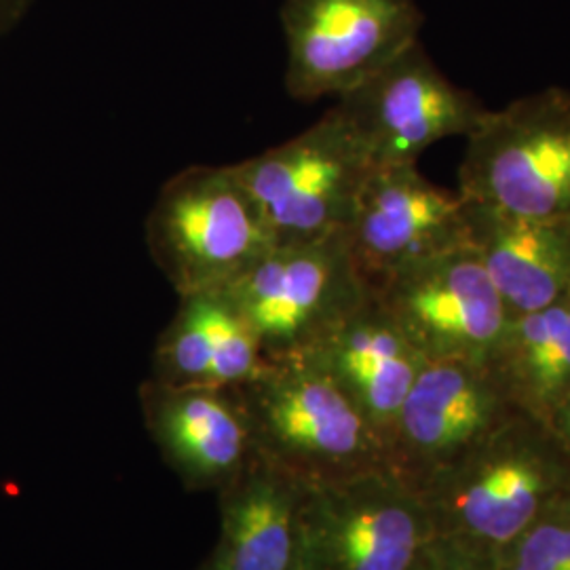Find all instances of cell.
Returning <instances> with one entry per match:
<instances>
[{
	"label": "cell",
	"instance_id": "cell-1",
	"mask_svg": "<svg viewBox=\"0 0 570 570\" xmlns=\"http://www.w3.org/2000/svg\"><path fill=\"white\" fill-rule=\"evenodd\" d=\"M419 494L435 534L497 556L570 494V454L550 425L513 412Z\"/></svg>",
	"mask_w": 570,
	"mask_h": 570
},
{
	"label": "cell",
	"instance_id": "cell-2",
	"mask_svg": "<svg viewBox=\"0 0 570 570\" xmlns=\"http://www.w3.org/2000/svg\"><path fill=\"white\" fill-rule=\"evenodd\" d=\"M235 389L256 450L306 487L389 469L383 440L311 355L266 360Z\"/></svg>",
	"mask_w": 570,
	"mask_h": 570
},
{
	"label": "cell",
	"instance_id": "cell-3",
	"mask_svg": "<svg viewBox=\"0 0 570 570\" xmlns=\"http://www.w3.org/2000/svg\"><path fill=\"white\" fill-rule=\"evenodd\" d=\"M146 245L178 296L225 289L275 239L237 165H193L165 183L146 218Z\"/></svg>",
	"mask_w": 570,
	"mask_h": 570
},
{
	"label": "cell",
	"instance_id": "cell-4",
	"mask_svg": "<svg viewBox=\"0 0 570 570\" xmlns=\"http://www.w3.org/2000/svg\"><path fill=\"white\" fill-rule=\"evenodd\" d=\"M459 193L497 214L570 223V89L487 110L469 134Z\"/></svg>",
	"mask_w": 570,
	"mask_h": 570
},
{
	"label": "cell",
	"instance_id": "cell-5",
	"mask_svg": "<svg viewBox=\"0 0 570 570\" xmlns=\"http://www.w3.org/2000/svg\"><path fill=\"white\" fill-rule=\"evenodd\" d=\"M435 527L391 469L306 487L296 570H416Z\"/></svg>",
	"mask_w": 570,
	"mask_h": 570
},
{
	"label": "cell",
	"instance_id": "cell-6",
	"mask_svg": "<svg viewBox=\"0 0 570 570\" xmlns=\"http://www.w3.org/2000/svg\"><path fill=\"white\" fill-rule=\"evenodd\" d=\"M235 165L275 245L345 233L374 169L334 106L296 138Z\"/></svg>",
	"mask_w": 570,
	"mask_h": 570
},
{
	"label": "cell",
	"instance_id": "cell-7",
	"mask_svg": "<svg viewBox=\"0 0 570 570\" xmlns=\"http://www.w3.org/2000/svg\"><path fill=\"white\" fill-rule=\"evenodd\" d=\"M367 284L345 233L303 244L273 245L225 287L266 360L305 353L353 306Z\"/></svg>",
	"mask_w": 570,
	"mask_h": 570
},
{
	"label": "cell",
	"instance_id": "cell-8",
	"mask_svg": "<svg viewBox=\"0 0 570 570\" xmlns=\"http://www.w3.org/2000/svg\"><path fill=\"white\" fill-rule=\"evenodd\" d=\"M285 87L292 98H341L419 42L412 0H287Z\"/></svg>",
	"mask_w": 570,
	"mask_h": 570
},
{
	"label": "cell",
	"instance_id": "cell-9",
	"mask_svg": "<svg viewBox=\"0 0 570 570\" xmlns=\"http://www.w3.org/2000/svg\"><path fill=\"white\" fill-rule=\"evenodd\" d=\"M336 100L374 167L419 165L433 144L468 138L489 110L450 81L419 42Z\"/></svg>",
	"mask_w": 570,
	"mask_h": 570
},
{
	"label": "cell",
	"instance_id": "cell-10",
	"mask_svg": "<svg viewBox=\"0 0 570 570\" xmlns=\"http://www.w3.org/2000/svg\"><path fill=\"white\" fill-rule=\"evenodd\" d=\"M374 292L428 362L489 366L510 322L471 245L395 273Z\"/></svg>",
	"mask_w": 570,
	"mask_h": 570
},
{
	"label": "cell",
	"instance_id": "cell-11",
	"mask_svg": "<svg viewBox=\"0 0 570 570\" xmlns=\"http://www.w3.org/2000/svg\"><path fill=\"white\" fill-rule=\"evenodd\" d=\"M346 239L367 284L471 245V205L459 190L428 180L419 165L374 167Z\"/></svg>",
	"mask_w": 570,
	"mask_h": 570
},
{
	"label": "cell",
	"instance_id": "cell-12",
	"mask_svg": "<svg viewBox=\"0 0 570 570\" xmlns=\"http://www.w3.org/2000/svg\"><path fill=\"white\" fill-rule=\"evenodd\" d=\"M513 412L489 366L428 362L389 438V469L419 492Z\"/></svg>",
	"mask_w": 570,
	"mask_h": 570
},
{
	"label": "cell",
	"instance_id": "cell-13",
	"mask_svg": "<svg viewBox=\"0 0 570 570\" xmlns=\"http://www.w3.org/2000/svg\"><path fill=\"white\" fill-rule=\"evenodd\" d=\"M140 406L144 425L184 489H225L256 452L237 389L178 387L148 379Z\"/></svg>",
	"mask_w": 570,
	"mask_h": 570
},
{
	"label": "cell",
	"instance_id": "cell-14",
	"mask_svg": "<svg viewBox=\"0 0 570 570\" xmlns=\"http://www.w3.org/2000/svg\"><path fill=\"white\" fill-rule=\"evenodd\" d=\"M305 353L345 391L387 449L407 391L428 360L374 287Z\"/></svg>",
	"mask_w": 570,
	"mask_h": 570
},
{
	"label": "cell",
	"instance_id": "cell-15",
	"mask_svg": "<svg viewBox=\"0 0 570 570\" xmlns=\"http://www.w3.org/2000/svg\"><path fill=\"white\" fill-rule=\"evenodd\" d=\"M306 484L258 450L218 490L220 534L205 570H296Z\"/></svg>",
	"mask_w": 570,
	"mask_h": 570
},
{
	"label": "cell",
	"instance_id": "cell-16",
	"mask_svg": "<svg viewBox=\"0 0 570 570\" xmlns=\"http://www.w3.org/2000/svg\"><path fill=\"white\" fill-rule=\"evenodd\" d=\"M178 298L155 346L150 379L178 387L235 389L261 372L265 353L225 289Z\"/></svg>",
	"mask_w": 570,
	"mask_h": 570
},
{
	"label": "cell",
	"instance_id": "cell-17",
	"mask_svg": "<svg viewBox=\"0 0 570 570\" xmlns=\"http://www.w3.org/2000/svg\"><path fill=\"white\" fill-rule=\"evenodd\" d=\"M471 205V247L510 317L570 294V223L530 220Z\"/></svg>",
	"mask_w": 570,
	"mask_h": 570
},
{
	"label": "cell",
	"instance_id": "cell-18",
	"mask_svg": "<svg viewBox=\"0 0 570 570\" xmlns=\"http://www.w3.org/2000/svg\"><path fill=\"white\" fill-rule=\"evenodd\" d=\"M489 367L511 406L551 425L570 393V294L510 317Z\"/></svg>",
	"mask_w": 570,
	"mask_h": 570
},
{
	"label": "cell",
	"instance_id": "cell-19",
	"mask_svg": "<svg viewBox=\"0 0 570 570\" xmlns=\"http://www.w3.org/2000/svg\"><path fill=\"white\" fill-rule=\"evenodd\" d=\"M497 562L501 570H570V494L541 511Z\"/></svg>",
	"mask_w": 570,
	"mask_h": 570
},
{
	"label": "cell",
	"instance_id": "cell-20",
	"mask_svg": "<svg viewBox=\"0 0 570 570\" xmlns=\"http://www.w3.org/2000/svg\"><path fill=\"white\" fill-rule=\"evenodd\" d=\"M416 570H501L497 556L459 539L435 534Z\"/></svg>",
	"mask_w": 570,
	"mask_h": 570
},
{
	"label": "cell",
	"instance_id": "cell-21",
	"mask_svg": "<svg viewBox=\"0 0 570 570\" xmlns=\"http://www.w3.org/2000/svg\"><path fill=\"white\" fill-rule=\"evenodd\" d=\"M550 428L553 429V433L558 435V440L562 442V446H564L570 454V414L556 416V419L551 421Z\"/></svg>",
	"mask_w": 570,
	"mask_h": 570
},
{
	"label": "cell",
	"instance_id": "cell-22",
	"mask_svg": "<svg viewBox=\"0 0 570 570\" xmlns=\"http://www.w3.org/2000/svg\"><path fill=\"white\" fill-rule=\"evenodd\" d=\"M199 570H205V569H204V567H202V569H199Z\"/></svg>",
	"mask_w": 570,
	"mask_h": 570
}]
</instances>
